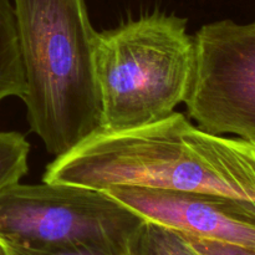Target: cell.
Listing matches in <instances>:
<instances>
[{"mask_svg":"<svg viewBox=\"0 0 255 255\" xmlns=\"http://www.w3.org/2000/svg\"><path fill=\"white\" fill-rule=\"evenodd\" d=\"M9 255H126L127 251L109 247L79 246L59 249H29L5 244Z\"/></svg>","mask_w":255,"mask_h":255,"instance_id":"10","label":"cell"},{"mask_svg":"<svg viewBox=\"0 0 255 255\" xmlns=\"http://www.w3.org/2000/svg\"><path fill=\"white\" fill-rule=\"evenodd\" d=\"M196 65L184 105L204 131L255 144V20L206 24L193 36Z\"/></svg>","mask_w":255,"mask_h":255,"instance_id":"5","label":"cell"},{"mask_svg":"<svg viewBox=\"0 0 255 255\" xmlns=\"http://www.w3.org/2000/svg\"><path fill=\"white\" fill-rule=\"evenodd\" d=\"M106 192L144 221L168 227L186 236L255 252V222L244 212L246 201L216 194L139 187H115Z\"/></svg>","mask_w":255,"mask_h":255,"instance_id":"6","label":"cell"},{"mask_svg":"<svg viewBox=\"0 0 255 255\" xmlns=\"http://www.w3.org/2000/svg\"><path fill=\"white\" fill-rule=\"evenodd\" d=\"M30 143L21 133L0 131V192L27 173Z\"/></svg>","mask_w":255,"mask_h":255,"instance_id":"9","label":"cell"},{"mask_svg":"<svg viewBox=\"0 0 255 255\" xmlns=\"http://www.w3.org/2000/svg\"><path fill=\"white\" fill-rule=\"evenodd\" d=\"M201 255H255V252L231 244L186 236Z\"/></svg>","mask_w":255,"mask_h":255,"instance_id":"11","label":"cell"},{"mask_svg":"<svg viewBox=\"0 0 255 255\" xmlns=\"http://www.w3.org/2000/svg\"><path fill=\"white\" fill-rule=\"evenodd\" d=\"M0 255H9V253H7L6 246H5V243L1 241V239H0Z\"/></svg>","mask_w":255,"mask_h":255,"instance_id":"13","label":"cell"},{"mask_svg":"<svg viewBox=\"0 0 255 255\" xmlns=\"http://www.w3.org/2000/svg\"><path fill=\"white\" fill-rule=\"evenodd\" d=\"M188 20L153 12L97 32L95 74L101 128L153 124L184 104L196 65Z\"/></svg>","mask_w":255,"mask_h":255,"instance_id":"3","label":"cell"},{"mask_svg":"<svg viewBox=\"0 0 255 255\" xmlns=\"http://www.w3.org/2000/svg\"><path fill=\"white\" fill-rule=\"evenodd\" d=\"M27 121L60 157L101 128L86 0H12Z\"/></svg>","mask_w":255,"mask_h":255,"instance_id":"2","label":"cell"},{"mask_svg":"<svg viewBox=\"0 0 255 255\" xmlns=\"http://www.w3.org/2000/svg\"><path fill=\"white\" fill-rule=\"evenodd\" d=\"M42 182L216 194L255 203V144L209 133L186 115L99 129L46 166Z\"/></svg>","mask_w":255,"mask_h":255,"instance_id":"1","label":"cell"},{"mask_svg":"<svg viewBox=\"0 0 255 255\" xmlns=\"http://www.w3.org/2000/svg\"><path fill=\"white\" fill-rule=\"evenodd\" d=\"M144 219L106 191L15 183L0 192V239L29 249L97 246L127 251Z\"/></svg>","mask_w":255,"mask_h":255,"instance_id":"4","label":"cell"},{"mask_svg":"<svg viewBox=\"0 0 255 255\" xmlns=\"http://www.w3.org/2000/svg\"><path fill=\"white\" fill-rule=\"evenodd\" d=\"M244 212H246L247 216L255 222V203L254 202H244L243 204Z\"/></svg>","mask_w":255,"mask_h":255,"instance_id":"12","label":"cell"},{"mask_svg":"<svg viewBox=\"0 0 255 255\" xmlns=\"http://www.w3.org/2000/svg\"><path fill=\"white\" fill-rule=\"evenodd\" d=\"M126 255H201L186 234L144 221L134 233Z\"/></svg>","mask_w":255,"mask_h":255,"instance_id":"8","label":"cell"},{"mask_svg":"<svg viewBox=\"0 0 255 255\" xmlns=\"http://www.w3.org/2000/svg\"><path fill=\"white\" fill-rule=\"evenodd\" d=\"M25 77L20 56L12 2L0 0V101L6 97L22 99Z\"/></svg>","mask_w":255,"mask_h":255,"instance_id":"7","label":"cell"}]
</instances>
